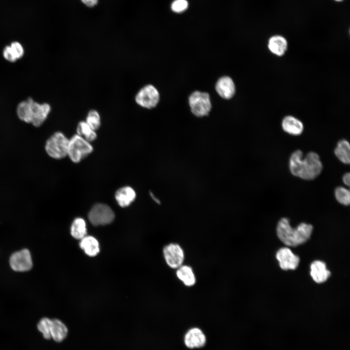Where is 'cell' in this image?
Listing matches in <instances>:
<instances>
[{"mask_svg":"<svg viewBox=\"0 0 350 350\" xmlns=\"http://www.w3.org/2000/svg\"><path fill=\"white\" fill-rule=\"evenodd\" d=\"M163 252L165 261L170 268L177 269L182 265L184 260V252L178 244H168L164 247Z\"/></svg>","mask_w":350,"mask_h":350,"instance_id":"cell-8","label":"cell"},{"mask_svg":"<svg viewBox=\"0 0 350 350\" xmlns=\"http://www.w3.org/2000/svg\"><path fill=\"white\" fill-rule=\"evenodd\" d=\"M276 258L280 266L284 270H295L298 266L299 258L288 247H282L278 250Z\"/></svg>","mask_w":350,"mask_h":350,"instance_id":"cell-10","label":"cell"},{"mask_svg":"<svg viewBox=\"0 0 350 350\" xmlns=\"http://www.w3.org/2000/svg\"><path fill=\"white\" fill-rule=\"evenodd\" d=\"M176 275L178 279L186 286L194 285L196 278L192 269L189 266L182 265L177 268Z\"/></svg>","mask_w":350,"mask_h":350,"instance_id":"cell-20","label":"cell"},{"mask_svg":"<svg viewBox=\"0 0 350 350\" xmlns=\"http://www.w3.org/2000/svg\"><path fill=\"white\" fill-rule=\"evenodd\" d=\"M51 319L47 317H43L39 320L37 325L38 331L41 333L43 337L47 340L51 339Z\"/></svg>","mask_w":350,"mask_h":350,"instance_id":"cell-26","label":"cell"},{"mask_svg":"<svg viewBox=\"0 0 350 350\" xmlns=\"http://www.w3.org/2000/svg\"><path fill=\"white\" fill-rule=\"evenodd\" d=\"M206 342V336L198 328L189 330L184 336V343L190 349L199 348L204 346Z\"/></svg>","mask_w":350,"mask_h":350,"instance_id":"cell-13","label":"cell"},{"mask_svg":"<svg viewBox=\"0 0 350 350\" xmlns=\"http://www.w3.org/2000/svg\"><path fill=\"white\" fill-rule=\"evenodd\" d=\"M334 0L335 1L337 2H340L344 1V0Z\"/></svg>","mask_w":350,"mask_h":350,"instance_id":"cell-34","label":"cell"},{"mask_svg":"<svg viewBox=\"0 0 350 350\" xmlns=\"http://www.w3.org/2000/svg\"><path fill=\"white\" fill-rule=\"evenodd\" d=\"M11 53L17 61L23 56L25 52L23 45L18 41H14L8 45Z\"/></svg>","mask_w":350,"mask_h":350,"instance_id":"cell-28","label":"cell"},{"mask_svg":"<svg viewBox=\"0 0 350 350\" xmlns=\"http://www.w3.org/2000/svg\"><path fill=\"white\" fill-rule=\"evenodd\" d=\"M310 275L315 282L321 283L328 280L331 275V272L327 269L324 262L316 260L311 264Z\"/></svg>","mask_w":350,"mask_h":350,"instance_id":"cell-14","label":"cell"},{"mask_svg":"<svg viewBox=\"0 0 350 350\" xmlns=\"http://www.w3.org/2000/svg\"><path fill=\"white\" fill-rule=\"evenodd\" d=\"M115 196L119 205L125 208L129 206L134 201L136 194L132 188L125 186L118 190Z\"/></svg>","mask_w":350,"mask_h":350,"instance_id":"cell-15","label":"cell"},{"mask_svg":"<svg viewBox=\"0 0 350 350\" xmlns=\"http://www.w3.org/2000/svg\"><path fill=\"white\" fill-rule=\"evenodd\" d=\"M334 154L342 162L349 164L350 162V146L346 140H340L334 150Z\"/></svg>","mask_w":350,"mask_h":350,"instance_id":"cell-22","label":"cell"},{"mask_svg":"<svg viewBox=\"0 0 350 350\" xmlns=\"http://www.w3.org/2000/svg\"><path fill=\"white\" fill-rule=\"evenodd\" d=\"M188 6V2L186 0H175L171 5L172 10L176 13H180L185 11Z\"/></svg>","mask_w":350,"mask_h":350,"instance_id":"cell-29","label":"cell"},{"mask_svg":"<svg viewBox=\"0 0 350 350\" xmlns=\"http://www.w3.org/2000/svg\"><path fill=\"white\" fill-rule=\"evenodd\" d=\"M80 246L86 254L91 257L97 255L100 250L97 240L91 236H86L81 239Z\"/></svg>","mask_w":350,"mask_h":350,"instance_id":"cell-21","label":"cell"},{"mask_svg":"<svg viewBox=\"0 0 350 350\" xmlns=\"http://www.w3.org/2000/svg\"><path fill=\"white\" fill-rule=\"evenodd\" d=\"M69 139L61 132L53 133L47 140L45 149L51 158L59 159L68 156Z\"/></svg>","mask_w":350,"mask_h":350,"instance_id":"cell-3","label":"cell"},{"mask_svg":"<svg viewBox=\"0 0 350 350\" xmlns=\"http://www.w3.org/2000/svg\"><path fill=\"white\" fill-rule=\"evenodd\" d=\"M70 233L72 237L77 239H82L87 234L86 223L82 218H76L73 221Z\"/></svg>","mask_w":350,"mask_h":350,"instance_id":"cell-23","label":"cell"},{"mask_svg":"<svg viewBox=\"0 0 350 350\" xmlns=\"http://www.w3.org/2000/svg\"><path fill=\"white\" fill-rule=\"evenodd\" d=\"M300 150L294 152L289 159V169L292 174L305 180H312L321 172L323 166L319 156L314 152H309L302 159Z\"/></svg>","mask_w":350,"mask_h":350,"instance_id":"cell-1","label":"cell"},{"mask_svg":"<svg viewBox=\"0 0 350 350\" xmlns=\"http://www.w3.org/2000/svg\"><path fill=\"white\" fill-rule=\"evenodd\" d=\"M93 151L90 142L78 134L69 139L68 156L75 163L80 162Z\"/></svg>","mask_w":350,"mask_h":350,"instance_id":"cell-4","label":"cell"},{"mask_svg":"<svg viewBox=\"0 0 350 350\" xmlns=\"http://www.w3.org/2000/svg\"><path fill=\"white\" fill-rule=\"evenodd\" d=\"M150 196L151 198L154 200L155 202H156L157 203L159 204L160 203V200L158 199L155 196L154 194L152 192H150Z\"/></svg>","mask_w":350,"mask_h":350,"instance_id":"cell-33","label":"cell"},{"mask_svg":"<svg viewBox=\"0 0 350 350\" xmlns=\"http://www.w3.org/2000/svg\"><path fill=\"white\" fill-rule=\"evenodd\" d=\"M281 125L285 132L292 135H299L303 130L302 122L292 116L285 117L282 120Z\"/></svg>","mask_w":350,"mask_h":350,"instance_id":"cell-17","label":"cell"},{"mask_svg":"<svg viewBox=\"0 0 350 350\" xmlns=\"http://www.w3.org/2000/svg\"><path fill=\"white\" fill-rule=\"evenodd\" d=\"M335 197L340 204L348 206L350 203V193L349 190L343 187H337L334 191Z\"/></svg>","mask_w":350,"mask_h":350,"instance_id":"cell-27","label":"cell"},{"mask_svg":"<svg viewBox=\"0 0 350 350\" xmlns=\"http://www.w3.org/2000/svg\"><path fill=\"white\" fill-rule=\"evenodd\" d=\"M312 225L301 223L294 228L286 218H281L277 227V234L279 239L285 245L295 247L307 242L311 237Z\"/></svg>","mask_w":350,"mask_h":350,"instance_id":"cell-2","label":"cell"},{"mask_svg":"<svg viewBox=\"0 0 350 350\" xmlns=\"http://www.w3.org/2000/svg\"><path fill=\"white\" fill-rule=\"evenodd\" d=\"M287 41L282 35H274L268 40V48L272 53L276 55H283L287 50Z\"/></svg>","mask_w":350,"mask_h":350,"instance_id":"cell-18","label":"cell"},{"mask_svg":"<svg viewBox=\"0 0 350 350\" xmlns=\"http://www.w3.org/2000/svg\"><path fill=\"white\" fill-rule=\"evenodd\" d=\"M76 132L77 134L89 142L95 140L97 137L96 131L92 129L85 121L79 122L76 127Z\"/></svg>","mask_w":350,"mask_h":350,"instance_id":"cell-24","label":"cell"},{"mask_svg":"<svg viewBox=\"0 0 350 350\" xmlns=\"http://www.w3.org/2000/svg\"><path fill=\"white\" fill-rule=\"evenodd\" d=\"M343 181L344 183L349 186H350V175L349 173H347L345 174L343 176Z\"/></svg>","mask_w":350,"mask_h":350,"instance_id":"cell-32","label":"cell"},{"mask_svg":"<svg viewBox=\"0 0 350 350\" xmlns=\"http://www.w3.org/2000/svg\"><path fill=\"white\" fill-rule=\"evenodd\" d=\"M85 122L92 129L97 130L101 125V118L99 112L94 109L89 110Z\"/></svg>","mask_w":350,"mask_h":350,"instance_id":"cell-25","label":"cell"},{"mask_svg":"<svg viewBox=\"0 0 350 350\" xmlns=\"http://www.w3.org/2000/svg\"><path fill=\"white\" fill-rule=\"evenodd\" d=\"M51 110V105L49 103H40L34 100L31 124L35 127L40 126L47 120Z\"/></svg>","mask_w":350,"mask_h":350,"instance_id":"cell-11","label":"cell"},{"mask_svg":"<svg viewBox=\"0 0 350 350\" xmlns=\"http://www.w3.org/2000/svg\"><path fill=\"white\" fill-rule=\"evenodd\" d=\"M189 104L192 113L196 117L208 116L211 109L209 93L195 91L189 97Z\"/></svg>","mask_w":350,"mask_h":350,"instance_id":"cell-5","label":"cell"},{"mask_svg":"<svg viewBox=\"0 0 350 350\" xmlns=\"http://www.w3.org/2000/svg\"><path fill=\"white\" fill-rule=\"evenodd\" d=\"M215 90L221 97L229 100L235 94V86L230 77L224 76L217 81L215 84Z\"/></svg>","mask_w":350,"mask_h":350,"instance_id":"cell-12","label":"cell"},{"mask_svg":"<svg viewBox=\"0 0 350 350\" xmlns=\"http://www.w3.org/2000/svg\"><path fill=\"white\" fill-rule=\"evenodd\" d=\"M68 329L66 325L58 319H52L51 326V338L56 342H61L67 337Z\"/></svg>","mask_w":350,"mask_h":350,"instance_id":"cell-19","label":"cell"},{"mask_svg":"<svg viewBox=\"0 0 350 350\" xmlns=\"http://www.w3.org/2000/svg\"><path fill=\"white\" fill-rule=\"evenodd\" d=\"M88 218L94 226L105 225L111 223L115 218L111 208L105 204H97L90 210Z\"/></svg>","mask_w":350,"mask_h":350,"instance_id":"cell-7","label":"cell"},{"mask_svg":"<svg viewBox=\"0 0 350 350\" xmlns=\"http://www.w3.org/2000/svg\"><path fill=\"white\" fill-rule=\"evenodd\" d=\"M10 265L16 271L24 272L31 269L33 262L30 251L23 249L14 253L10 258Z\"/></svg>","mask_w":350,"mask_h":350,"instance_id":"cell-9","label":"cell"},{"mask_svg":"<svg viewBox=\"0 0 350 350\" xmlns=\"http://www.w3.org/2000/svg\"><path fill=\"white\" fill-rule=\"evenodd\" d=\"M85 6L88 8H94L97 5L99 0H80Z\"/></svg>","mask_w":350,"mask_h":350,"instance_id":"cell-31","label":"cell"},{"mask_svg":"<svg viewBox=\"0 0 350 350\" xmlns=\"http://www.w3.org/2000/svg\"><path fill=\"white\" fill-rule=\"evenodd\" d=\"M2 55L3 58L7 61L10 63H14L17 61V59L10 52L9 46H5L2 52Z\"/></svg>","mask_w":350,"mask_h":350,"instance_id":"cell-30","label":"cell"},{"mask_svg":"<svg viewBox=\"0 0 350 350\" xmlns=\"http://www.w3.org/2000/svg\"><path fill=\"white\" fill-rule=\"evenodd\" d=\"M34 99L28 97L26 99L20 102L16 107V114L18 119L21 121L31 123L32 120V104Z\"/></svg>","mask_w":350,"mask_h":350,"instance_id":"cell-16","label":"cell"},{"mask_svg":"<svg viewBox=\"0 0 350 350\" xmlns=\"http://www.w3.org/2000/svg\"><path fill=\"white\" fill-rule=\"evenodd\" d=\"M134 99L136 103L140 106L146 109H152L158 104L160 95L154 86L147 84L138 91Z\"/></svg>","mask_w":350,"mask_h":350,"instance_id":"cell-6","label":"cell"}]
</instances>
